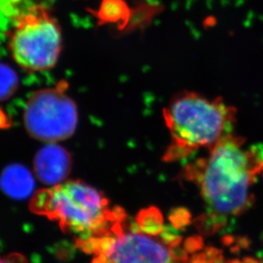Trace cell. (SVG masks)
<instances>
[{"instance_id":"6da1fadb","label":"cell","mask_w":263,"mask_h":263,"mask_svg":"<svg viewBox=\"0 0 263 263\" xmlns=\"http://www.w3.org/2000/svg\"><path fill=\"white\" fill-rule=\"evenodd\" d=\"M262 171L263 146L248 145L231 133L208 149L206 157L186 165L182 177L199 186L208 211L238 216L253 206L251 187Z\"/></svg>"},{"instance_id":"7a4b0ae2","label":"cell","mask_w":263,"mask_h":263,"mask_svg":"<svg viewBox=\"0 0 263 263\" xmlns=\"http://www.w3.org/2000/svg\"><path fill=\"white\" fill-rule=\"evenodd\" d=\"M162 114L170 134L162 160L174 162L186 159L199 149H210L233 133L237 110L221 98L182 91L170 100Z\"/></svg>"},{"instance_id":"3957f363","label":"cell","mask_w":263,"mask_h":263,"mask_svg":"<svg viewBox=\"0 0 263 263\" xmlns=\"http://www.w3.org/2000/svg\"><path fill=\"white\" fill-rule=\"evenodd\" d=\"M109 199L81 180H68L36 192L30 210L56 221L62 230L87 239L112 234L107 217Z\"/></svg>"},{"instance_id":"277c9868","label":"cell","mask_w":263,"mask_h":263,"mask_svg":"<svg viewBox=\"0 0 263 263\" xmlns=\"http://www.w3.org/2000/svg\"><path fill=\"white\" fill-rule=\"evenodd\" d=\"M59 23L41 5L18 15L10 39V50L15 63L28 72L48 70L56 65L62 50Z\"/></svg>"},{"instance_id":"5b68a950","label":"cell","mask_w":263,"mask_h":263,"mask_svg":"<svg viewBox=\"0 0 263 263\" xmlns=\"http://www.w3.org/2000/svg\"><path fill=\"white\" fill-rule=\"evenodd\" d=\"M24 127L33 139L47 144L70 138L78 124L76 103L59 86L36 91L26 104Z\"/></svg>"},{"instance_id":"8992f818","label":"cell","mask_w":263,"mask_h":263,"mask_svg":"<svg viewBox=\"0 0 263 263\" xmlns=\"http://www.w3.org/2000/svg\"><path fill=\"white\" fill-rule=\"evenodd\" d=\"M108 263H175L170 250L140 232H125L117 237Z\"/></svg>"},{"instance_id":"52a82bcc","label":"cell","mask_w":263,"mask_h":263,"mask_svg":"<svg viewBox=\"0 0 263 263\" xmlns=\"http://www.w3.org/2000/svg\"><path fill=\"white\" fill-rule=\"evenodd\" d=\"M72 159L67 149L56 143L42 147L36 153L33 167L36 176L48 186L65 181L71 171Z\"/></svg>"},{"instance_id":"ba28073f","label":"cell","mask_w":263,"mask_h":263,"mask_svg":"<svg viewBox=\"0 0 263 263\" xmlns=\"http://www.w3.org/2000/svg\"><path fill=\"white\" fill-rule=\"evenodd\" d=\"M0 185L4 192L11 197L23 198L33 190V180L27 168L20 165H12L3 172Z\"/></svg>"},{"instance_id":"9c48e42d","label":"cell","mask_w":263,"mask_h":263,"mask_svg":"<svg viewBox=\"0 0 263 263\" xmlns=\"http://www.w3.org/2000/svg\"><path fill=\"white\" fill-rule=\"evenodd\" d=\"M136 221L141 232L149 235H158L163 228L162 214L155 206L140 210L137 215Z\"/></svg>"},{"instance_id":"30bf717a","label":"cell","mask_w":263,"mask_h":263,"mask_svg":"<svg viewBox=\"0 0 263 263\" xmlns=\"http://www.w3.org/2000/svg\"><path fill=\"white\" fill-rule=\"evenodd\" d=\"M228 216L217 213H203L194 220L197 230L202 235L211 236L228 226Z\"/></svg>"},{"instance_id":"8fae6325","label":"cell","mask_w":263,"mask_h":263,"mask_svg":"<svg viewBox=\"0 0 263 263\" xmlns=\"http://www.w3.org/2000/svg\"><path fill=\"white\" fill-rule=\"evenodd\" d=\"M17 86L18 77L15 71L9 66L0 64V101L12 96Z\"/></svg>"},{"instance_id":"7c38bea8","label":"cell","mask_w":263,"mask_h":263,"mask_svg":"<svg viewBox=\"0 0 263 263\" xmlns=\"http://www.w3.org/2000/svg\"><path fill=\"white\" fill-rule=\"evenodd\" d=\"M168 219L176 229L184 231L192 222V215L185 208H175L171 210Z\"/></svg>"},{"instance_id":"4fadbf2b","label":"cell","mask_w":263,"mask_h":263,"mask_svg":"<svg viewBox=\"0 0 263 263\" xmlns=\"http://www.w3.org/2000/svg\"><path fill=\"white\" fill-rule=\"evenodd\" d=\"M123 9L119 8L116 3L105 2L99 10V17L104 22H117L124 16Z\"/></svg>"},{"instance_id":"5bb4252c","label":"cell","mask_w":263,"mask_h":263,"mask_svg":"<svg viewBox=\"0 0 263 263\" xmlns=\"http://www.w3.org/2000/svg\"><path fill=\"white\" fill-rule=\"evenodd\" d=\"M159 235L160 239L162 243L170 248L179 246L182 242V237L180 235V230L176 229L173 225L164 226Z\"/></svg>"},{"instance_id":"9a60e30c","label":"cell","mask_w":263,"mask_h":263,"mask_svg":"<svg viewBox=\"0 0 263 263\" xmlns=\"http://www.w3.org/2000/svg\"><path fill=\"white\" fill-rule=\"evenodd\" d=\"M203 247V239L201 236L195 235L186 238L184 243V248L188 253L194 254L196 251L202 250Z\"/></svg>"},{"instance_id":"2e32d148","label":"cell","mask_w":263,"mask_h":263,"mask_svg":"<svg viewBox=\"0 0 263 263\" xmlns=\"http://www.w3.org/2000/svg\"><path fill=\"white\" fill-rule=\"evenodd\" d=\"M170 250V255L172 256L173 260L175 263H188L189 257L188 252L185 248H181L179 246L171 247Z\"/></svg>"},{"instance_id":"e0dca14e","label":"cell","mask_w":263,"mask_h":263,"mask_svg":"<svg viewBox=\"0 0 263 263\" xmlns=\"http://www.w3.org/2000/svg\"><path fill=\"white\" fill-rule=\"evenodd\" d=\"M0 263H30L21 254H9L6 256L0 255Z\"/></svg>"},{"instance_id":"ac0fdd59","label":"cell","mask_w":263,"mask_h":263,"mask_svg":"<svg viewBox=\"0 0 263 263\" xmlns=\"http://www.w3.org/2000/svg\"><path fill=\"white\" fill-rule=\"evenodd\" d=\"M204 254L206 257H207L208 261H210V260H212L213 258H215L220 254H222V251L219 250V249L210 246V247L205 249Z\"/></svg>"},{"instance_id":"d6986e66","label":"cell","mask_w":263,"mask_h":263,"mask_svg":"<svg viewBox=\"0 0 263 263\" xmlns=\"http://www.w3.org/2000/svg\"><path fill=\"white\" fill-rule=\"evenodd\" d=\"M188 263H208V259L203 253L194 254L191 257L190 261Z\"/></svg>"},{"instance_id":"ffe728a7","label":"cell","mask_w":263,"mask_h":263,"mask_svg":"<svg viewBox=\"0 0 263 263\" xmlns=\"http://www.w3.org/2000/svg\"><path fill=\"white\" fill-rule=\"evenodd\" d=\"M236 242L241 249H246L247 250L251 246V240L247 237H238V238H236Z\"/></svg>"},{"instance_id":"44dd1931","label":"cell","mask_w":263,"mask_h":263,"mask_svg":"<svg viewBox=\"0 0 263 263\" xmlns=\"http://www.w3.org/2000/svg\"><path fill=\"white\" fill-rule=\"evenodd\" d=\"M235 241V237L231 235V234H227V235H224L222 238H221V243H222L223 246H232Z\"/></svg>"},{"instance_id":"7402d4cb","label":"cell","mask_w":263,"mask_h":263,"mask_svg":"<svg viewBox=\"0 0 263 263\" xmlns=\"http://www.w3.org/2000/svg\"><path fill=\"white\" fill-rule=\"evenodd\" d=\"M91 263H108V259H107V256H104L103 254H99V255L94 256Z\"/></svg>"},{"instance_id":"603a6c76","label":"cell","mask_w":263,"mask_h":263,"mask_svg":"<svg viewBox=\"0 0 263 263\" xmlns=\"http://www.w3.org/2000/svg\"><path fill=\"white\" fill-rule=\"evenodd\" d=\"M208 263H225V259H224L222 254H220L215 258H213L212 260L208 261Z\"/></svg>"},{"instance_id":"cb8c5ba5","label":"cell","mask_w":263,"mask_h":263,"mask_svg":"<svg viewBox=\"0 0 263 263\" xmlns=\"http://www.w3.org/2000/svg\"><path fill=\"white\" fill-rule=\"evenodd\" d=\"M243 262L245 263H260V261H258L257 259L254 258V257H251V256H247L243 258Z\"/></svg>"},{"instance_id":"d4e9b609","label":"cell","mask_w":263,"mask_h":263,"mask_svg":"<svg viewBox=\"0 0 263 263\" xmlns=\"http://www.w3.org/2000/svg\"><path fill=\"white\" fill-rule=\"evenodd\" d=\"M241 248L238 245H236V246H233L232 248H231V252L233 254H238L240 252Z\"/></svg>"},{"instance_id":"484cf974","label":"cell","mask_w":263,"mask_h":263,"mask_svg":"<svg viewBox=\"0 0 263 263\" xmlns=\"http://www.w3.org/2000/svg\"><path fill=\"white\" fill-rule=\"evenodd\" d=\"M228 263H245V262H240V261H238V260H232V261H228Z\"/></svg>"},{"instance_id":"4316f807","label":"cell","mask_w":263,"mask_h":263,"mask_svg":"<svg viewBox=\"0 0 263 263\" xmlns=\"http://www.w3.org/2000/svg\"><path fill=\"white\" fill-rule=\"evenodd\" d=\"M260 263H263V259H261V261H260Z\"/></svg>"},{"instance_id":"83f0119b","label":"cell","mask_w":263,"mask_h":263,"mask_svg":"<svg viewBox=\"0 0 263 263\" xmlns=\"http://www.w3.org/2000/svg\"><path fill=\"white\" fill-rule=\"evenodd\" d=\"M262 172H263V171H262Z\"/></svg>"}]
</instances>
